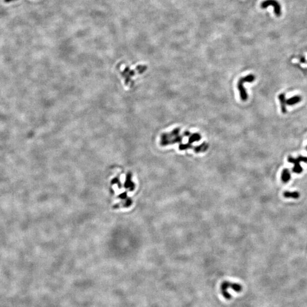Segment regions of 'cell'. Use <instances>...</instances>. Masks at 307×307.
<instances>
[{
	"mask_svg": "<svg viewBox=\"0 0 307 307\" xmlns=\"http://www.w3.org/2000/svg\"><path fill=\"white\" fill-rule=\"evenodd\" d=\"M200 139H201V136L199 134L195 133L193 134H191L190 136L189 137V139H188V142L189 143H188L191 144L194 142H197V141H198Z\"/></svg>",
	"mask_w": 307,
	"mask_h": 307,
	"instance_id": "obj_7",
	"label": "cell"
},
{
	"mask_svg": "<svg viewBox=\"0 0 307 307\" xmlns=\"http://www.w3.org/2000/svg\"><path fill=\"white\" fill-rule=\"evenodd\" d=\"M229 288L233 289V290L237 292H241L242 290V286L240 285L231 283L229 282H224L221 285V290L224 297L227 299H229L231 298L230 294L228 292V289Z\"/></svg>",
	"mask_w": 307,
	"mask_h": 307,
	"instance_id": "obj_2",
	"label": "cell"
},
{
	"mask_svg": "<svg viewBox=\"0 0 307 307\" xmlns=\"http://www.w3.org/2000/svg\"><path fill=\"white\" fill-rule=\"evenodd\" d=\"M269 6H272L274 9L275 14L279 16L281 15V6L278 1L276 0H266L261 4V7L265 9Z\"/></svg>",
	"mask_w": 307,
	"mask_h": 307,
	"instance_id": "obj_3",
	"label": "cell"
},
{
	"mask_svg": "<svg viewBox=\"0 0 307 307\" xmlns=\"http://www.w3.org/2000/svg\"><path fill=\"white\" fill-rule=\"evenodd\" d=\"M301 101V97L300 96H295L294 97H292L290 99L288 100L287 101H286V103L287 104L290 105H294L300 102Z\"/></svg>",
	"mask_w": 307,
	"mask_h": 307,
	"instance_id": "obj_8",
	"label": "cell"
},
{
	"mask_svg": "<svg viewBox=\"0 0 307 307\" xmlns=\"http://www.w3.org/2000/svg\"><path fill=\"white\" fill-rule=\"evenodd\" d=\"M300 193L297 191H294V192H290V191H285L283 193V196L285 198H292L294 199H297L300 198Z\"/></svg>",
	"mask_w": 307,
	"mask_h": 307,
	"instance_id": "obj_6",
	"label": "cell"
},
{
	"mask_svg": "<svg viewBox=\"0 0 307 307\" xmlns=\"http://www.w3.org/2000/svg\"><path fill=\"white\" fill-rule=\"evenodd\" d=\"M255 80V76L252 75H249L246 76L241 78L237 84L238 89L240 93V96L242 100L243 101H246L247 99V94L246 89L243 87V84L245 82H252Z\"/></svg>",
	"mask_w": 307,
	"mask_h": 307,
	"instance_id": "obj_1",
	"label": "cell"
},
{
	"mask_svg": "<svg viewBox=\"0 0 307 307\" xmlns=\"http://www.w3.org/2000/svg\"><path fill=\"white\" fill-rule=\"evenodd\" d=\"M208 148V145L205 144V143H203L202 145H201L200 146H197V147H195V150L194 151L196 152V153H200V152H204L205 151L207 148Z\"/></svg>",
	"mask_w": 307,
	"mask_h": 307,
	"instance_id": "obj_9",
	"label": "cell"
},
{
	"mask_svg": "<svg viewBox=\"0 0 307 307\" xmlns=\"http://www.w3.org/2000/svg\"><path fill=\"white\" fill-rule=\"evenodd\" d=\"M195 148L194 147H193L191 144H189V143H188V144H186V145H179V150H186V149H189V148Z\"/></svg>",
	"mask_w": 307,
	"mask_h": 307,
	"instance_id": "obj_11",
	"label": "cell"
},
{
	"mask_svg": "<svg viewBox=\"0 0 307 307\" xmlns=\"http://www.w3.org/2000/svg\"><path fill=\"white\" fill-rule=\"evenodd\" d=\"M281 179H282V181L285 183H288L291 180V174H290L289 170L286 169V168L283 170V171L282 172Z\"/></svg>",
	"mask_w": 307,
	"mask_h": 307,
	"instance_id": "obj_5",
	"label": "cell"
},
{
	"mask_svg": "<svg viewBox=\"0 0 307 307\" xmlns=\"http://www.w3.org/2000/svg\"><path fill=\"white\" fill-rule=\"evenodd\" d=\"M288 161L290 163H292L294 164V167L292 169V171L296 173V174H300L303 172V168L302 167V166L300 165V162H301L300 160L299 159V158H297V159H294L291 157H289L288 158Z\"/></svg>",
	"mask_w": 307,
	"mask_h": 307,
	"instance_id": "obj_4",
	"label": "cell"
},
{
	"mask_svg": "<svg viewBox=\"0 0 307 307\" xmlns=\"http://www.w3.org/2000/svg\"><path fill=\"white\" fill-rule=\"evenodd\" d=\"M279 99L280 101V103H281V107H282V112L283 113H285L286 112V109H285V96L283 94H282L279 96Z\"/></svg>",
	"mask_w": 307,
	"mask_h": 307,
	"instance_id": "obj_10",
	"label": "cell"
},
{
	"mask_svg": "<svg viewBox=\"0 0 307 307\" xmlns=\"http://www.w3.org/2000/svg\"><path fill=\"white\" fill-rule=\"evenodd\" d=\"M14 1H16V0H4V2H6V3H9V2H10Z\"/></svg>",
	"mask_w": 307,
	"mask_h": 307,
	"instance_id": "obj_12",
	"label": "cell"
},
{
	"mask_svg": "<svg viewBox=\"0 0 307 307\" xmlns=\"http://www.w3.org/2000/svg\"></svg>",
	"mask_w": 307,
	"mask_h": 307,
	"instance_id": "obj_13",
	"label": "cell"
}]
</instances>
